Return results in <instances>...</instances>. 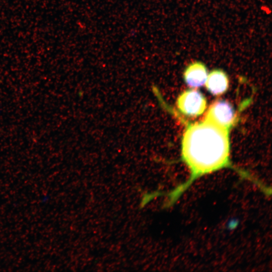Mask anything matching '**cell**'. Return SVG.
I'll return each instance as SVG.
<instances>
[{
	"instance_id": "cell-5",
	"label": "cell",
	"mask_w": 272,
	"mask_h": 272,
	"mask_svg": "<svg viewBox=\"0 0 272 272\" xmlns=\"http://www.w3.org/2000/svg\"><path fill=\"white\" fill-rule=\"evenodd\" d=\"M207 90L213 95H221L225 92L229 85L228 77L221 70H215L208 75L205 83Z\"/></svg>"
},
{
	"instance_id": "cell-1",
	"label": "cell",
	"mask_w": 272,
	"mask_h": 272,
	"mask_svg": "<svg viewBox=\"0 0 272 272\" xmlns=\"http://www.w3.org/2000/svg\"><path fill=\"white\" fill-rule=\"evenodd\" d=\"M228 132L206 119L187 126L182 141L181 157L188 168L189 176L168 193L166 207L174 205L198 179L225 168L235 169L258 187L263 186L247 172L233 167L230 159Z\"/></svg>"
},
{
	"instance_id": "cell-3",
	"label": "cell",
	"mask_w": 272,
	"mask_h": 272,
	"mask_svg": "<svg viewBox=\"0 0 272 272\" xmlns=\"http://www.w3.org/2000/svg\"><path fill=\"white\" fill-rule=\"evenodd\" d=\"M177 107L183 114L196 116L201 115L207 107L206 99L203 95L195 90H187L178 97Z\"/></svg>"
},
{
	"instance_id": "cell-4",
	"label": "cell",
	"mask_w": 272,
	"mask_h": 272,
	"mask_svg": "<svg viewBox=\"0 0 272 272\" xmlns=\"http://www.w3.org/2000/svg\"><path fill=\"white\" fill-rule=\"evenodd\" d=\"M208 71L205 65L199 61H195L189 64L184 72V79L189 87H199L205 84Z\"/></svg>"
},
{
	"instance_id": "cell-2",
	"label": "cell",
	"mask_w": 272,
	"mask_h": 272,
	"mask_svg": "<svg viewBox=\"0 0 272 272\" xmlns=\"http://www.w3.org/2000/svg\"><path fill=\"white\" fill-rule=\"evenodd\" d=\"M205 119L229 130L235 121L236 115L231 104L224 100H219L210 107Z\"/></svg>"
}]
</instances>
